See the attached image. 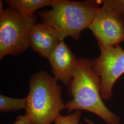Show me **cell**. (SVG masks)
<instances>
[{
    "label": "cell",
    "instance_id": "1",
    "mask_svg": "<svg viewBox=\"0 0 124 124\" xmlns=\"http://www.w3.org/2000/svg\"><path fill=\"white\" fill-rule=\"evenodd\" d=\"M69 92L72 99L65 102L68 113L83 110L99 116L107 124L120 123L119 117L110 111L102 100L100 79L88 58H78Z\"/></svg>",
    "mask_w": 124,
    "mask_h": 124
},
{
    "label": "cell",
    "instance_id": "2",
    "mask_svg": "<svg viewBox=\"0 0 124 124\" xmlns=\"http://www.w3.org/2000/svg\"><path fill=\"white\" fill-rule=\"evenodd\" d=\"M102 0L73 1L56 0L52 9L39 12L42 23L48 27L61 41L67 37L80 39L101 8Z\"/></svg>",
    "mask_w": 124,
    "mask_h": 124
},
{
    "label": "cell",
    "instance_id": "3",
    "mask_svg": "<svg viewBox=\"0 0 124 124\" xmlns=\"http://www.w3.org/2000/svg\"><path fill=\"white\" fill-rule=\"evenodd\" d=\"M26 98L25 115L34 124H51L65 109L61 86L46 71L32 76Z\"/></svg>",
    "mask_w": 124,
    "mask_h": 124
},
{
    "label": "cell",
    "instance_id": "4",
    "mask_svg": "<svg viewBox=\"0 0 124 124\" xmlns=\"http://www.w3.org/2000/svg\"><path fill=\"white\" fill-rule=\"evenodd\" d=\"M0 1V59L18 56L30 46V36L36 23V17H28L17 10L3 9Z\"/></svg>",
    "mask_w": 124,
    "mask_h": 124
},
{
    "label": "cell",
    "instance_id": "5",
    "mask_svg": "<svg viewBox=\"0 0 124 124\" xmlns=\"http://www.w3.org/2000/svg\"><path fill=\"white\" fill-rule=\"evenodd\" d=\"M98 43L100 53L91 63L100 79L102 98L108 100L113 97L116 81L124 74V50L120 46H110Z\"/></svg>",
    "mask_w": 124,
    "mask_h": 124
},
{
    "label": "cell",
    "instance_id": "6",
    "mask_svg": "<svg viewBox=\"0 0 124 124\" xmlns=\"http://www.w3.org/2000/svg\"><path fill=\"white\" fill-rule=\"evenodd\" d=\"M89 27L98 43L117 46L124 42V16L106 0Z\"/></svg>",
    "mask_w": 124,
    "mask_h": 124
},
{
    "label": "cell",
    "instance_id": "7",
    "mask_svg": "<svg viewBox=\"0 0 124 124\" xmlns=\"http://www.w3.org/2000/svg\"><path fill=\"white\" fill-rule=\"evenodd\" d=\"M56 80L70 85L73 80L78 58L64 41H61L48 58Z\"/></svg>",
    "mask_w": 124,
    "mask_h": 124
},
{
    "label": "cell",
    "instance_id": "8",
    "mask_svg": "<svg viewBox=\"0 0 124 124\" xmlns=\"http://www.w3.org/2000/svg\"><path fill=\"white\" fill-rule=\"evenodd\" d=\"M60 41L57 35L42 23H36L30 36V46L41 57L47 58Z\"/></svg>",
    "mask_w": 124,
    "mask_h": 124
},
{
    "label": "cell",
    "instance_id": "9",
    "mask_svg": "<svg viewBox=\"0 0 124 124\" xmlns=\"http://www.w3.org/2000/svg\"><path fill=\"white\" fill-rule=\"evenodd\" d=\"M55 1L56 0H7L5 2L10 8L17 10L28 17H32L36 11L46 6H52Z\"/></svg>",
    "mask_w": 124,
    "mask_h": 124
},
{
    "label": "cell",
    "instance_id": "10",
    "mask_svg": "<svg viewBox=\"0 0 124 124\" xmlns=\"http://www.w3.org/2000/svg\"><path fill=\"white\" fill-rule=\"evenodd\" d=\"M27 98H15L0 95V111L3 113L26 109Z\"/></svg>",
    "mask_w": 124,
    "mask_h": 124
},
{
    "label": "cell",
    "instance_id": "11",
    "mask_svg": "<svg viewBox=\"0 0 124 124\" xmlns=\"http://www.w3.org/2000/svg\"><path fill=\"white\" fill-rule=\"evenodd\" d=\"M81 115V110H76L69 115H60L55 120V124H79Z\"/></svg>",
    "mask_w": 124,
    "mask_h": 124
},
{
    "label": "cell",
    "instance_id": "12",
    "mask_svg": "<svg viewBox=\"0 0 124 124\" xmlns=\"http://www.w3.org/2000/svg\"><path fill=\"white\" fill-rule=\"evenodd\" d=\"M106 1L124 16V0H106Z\"/></svg>",
    "mask_w": 124,
    "mask_h": 124
},
{
    "label": "cell",
    "instance_id": "13",
    "mask_svg": "<svg viewBox=\"0 0 124 124\" xmlns=\"http://www.w3.org/2000/svg\"><path fill=\"white\" fill-rule=\"evenodd\" d=\"M13 124H34L31 119L25 114L24 115L18 116Z\"/></svg>",
    "mask_w": 124,
    "mask_h": 124
},
{
    "label": "cell",
    "instance_id": "14",
    "mask_svg": "<svg viewBox=\"0 0 124 124\" xmlns=\"http://www.w3.org/2000/svg\"><path fill=\"white\" fill-rule=\"evenodd\" d=\"M85 121L86 122V123H87L88 124H95V123H94L92 121H91V120H89L88 119H87V118H85Z\"/></svg>",
    "mask_w": 124,
    "mask_h": 124
}]
</instances>
